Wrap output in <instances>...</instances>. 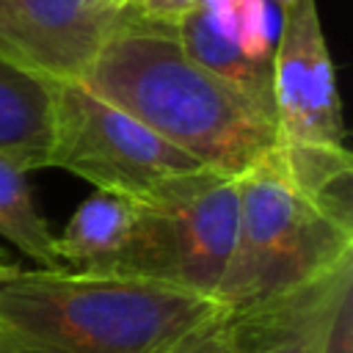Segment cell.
<instances>
[{
	"mask_svg": "<svg viewBox=\"0 0 353 353\" xmlns=\"http://www.w3.org/2000/svg\"><path fill=\"white\" fill-rule=\"evenodd\" d=\"M199 165L240 176L279 143L276 116L199 66L171 28L124 19L83 80Z\"/></svg>",
	"mask_w": 353,
	"mask_h": 353,
	"instance_id": "obj_1",
	"label": "cell"
},
{
	"mask_svg": "<svg viewBox=\"0 0 353 353\" xmlns=\"http://www.w3.org/2000/svg\"><path fill=\"white\" fill-rule=\"evenodd\" d=\"M218 303L66 265L0 270V353H163Z\"/></svg>",
	"mask_w": 353,
	"mask_h": 353,
	"instance_id": "obj_2",
	"label": "cell"
},
{
	"mask_svg": "<svg viewBox=\"0 0 353 353\" xmlns=\"http://www.w3.org/2000/svg\"><path fill=\"white\" fill-rule=\"evenodd\" d=\"M353 262V199L306 190L276 149L237 176V232L212 301L240 309Z\"/></svg>",
	"mask_w": 353,
	"mask_h": 353,
	"instance_id": "obj_3",
	"label": "cell"
},
{
	"mask_svg": "<svg viewBox=\"0 0 353 353\" xmlns=\"http://www.w3.org/2000/svg\"><path fill=\"white\" fill-rule=\"evenodd\" d=\"M237 232V176L199 168L138 201L124 251L105 270L215 295Z\"/></svg>",
	"mask_w": 353,
	"mask_h": 353,
	"instance_id": "obj_4",
	"label": "cell"
},
{
	"mask_svg": "<svg viewBox=\"0 0 353 353\" xmlns=\"http://www.w3.org/2000/svg\"><path fill=\"white\" fill-rule=\"evenodd\" d=\"M50 168H63L91 182L94 190L141 201L204 165L94 94L85 83L66 80L55 83Z\"/></svg>",
	"mask_w": 353,
	"mask_h": 353,
	"instance_id": "obj_5",
	"label": "cell"
},
{
	"mask_svg": "<svg viewBox=\"0 0 353 353\" xmlns=\"http://www.w3.org/2000/svg\"><path fill=\"white\" fill-rule=\"evenodd\" d=\"M270 97L279 143L345 146L336 74L314 0H295L281 11L270 61Z\"/></svg>",
	"mask_w": 353,
	"mask_h": 353,
	"instance_id": "obj_6",
	"label": "cell"
},
{
	"mask_svg": "<svg viewBox=\"0 0 353 353\" xmlns=\"http://www.w3.org/2000/svg\"><path fill=\"white\" fill-rule=\"evenodd\" d=\"M127 0H0V58L50 83L83 80Z\"/></svg>",
	"mask_w": 353,
	"mask_h": 353,
	"instance_id": "obj_7",
	"label": "cell"
},
{
	"mask_svg": "<svg viewBox=\"0 0 353 353\" xmlns=\"http://www.w3.org/2000/svg\"><path fill=\"white\" fill-rule=\"evenodd\" d=\"M353 284V262L281 295L226 309L251 353H320L342 290Z\"/></svg>",
	"mask_w": 353,
	"mask_h": 353,
	"instance_id": "obj_8",
	"label": "cell"
},
{
	"mask_svg": "<svg viewBox=\"0 0 353 353\" xmlns=\"http://www.w3.org/2000/svg\"><path fill=\"white\" fill-rule=\"evenodd\" d=\"M55 83L0 58V154L25 174L50 168Z\"/></svg>",
	"mask_w": 353,
	"mask_h": 353,
	"instance_id": "obj_9",
	"label": "cell"
},
{
	"mask_svg": "<svg viewBox=\"0 0 353 353\" xmlns=\"http://www.w3.org/2000/svg\"><path fill=\"white\" fill-rule=\"evenodd\" d=\"M138 201L105 190H94L55 234L58 262L66 268L105 273L124 251L135 226Z\"/></svg>",
	"mask_w": 353,
	"mask_h": 353,
	"instance_id": "obj_10",
	"label": "cell"
},
{
	"mask_svg": "<svg viewBox=\"0 0 353 353\" xmlns=\"http://www.w3.org/2000/svg\"><path fill=\"white\" fill-rule=\"evenodd\" d=\"M174 36L199 66H204L207 72L226 80L229 85L251 97L254 102L273 110L270 69L251 63L237 50V44L232 41L221 19L212 14V8L199 6L196 11H190L185 19H179V25L174 28Z\"/></svg>",
	"mask_w": 353,
	"mask_h": 353,
	"instance_id": "obj_11",
	"label": "cell"
},
{
	"mask_svg": "<svg viewBox=\"0 0 353 353\" xmlns=\"http://www.w3.org/2000/svg\"><path fill=\"white\" fill-rule=\"evenodd\" d=\"M0 237L39 268H55V234L33 201L28 174L0 154Z\"/></svg>",
	"mask_w": 353,
	"mask_h": 353,
	"instance_id": "obj_12",
	"label": "cell"
},
{
	"mask_svg": "<svg viewBox=\"0 0 353 353\" xmlns=\"http://www.w3.org/2000/svg\"><path fill=\"white\" fill-rule=\"evenodd\" d=\"M163 353H251V347L237 331L232 314L223 306H215L207 317L176 336Z\"/></svg>",
	"mask_w": 353,
	"mask_h": 353,
	"instance_id": "obj_13",
	"label": "cell"
},
{
	"mask_svg": "<svg viewBox=\"0 0 353 353\" xmlns=\"http://www.w3.org/2000/svg\"><path fill=\"white\" fill-rule=\"evenodd\" d=\"M207 0H127V17L157 25V28H176L190 11L204 6Z\"/></svg>",
	"mask_w": 353,
	"mask_h": 353,
	"instance_id": "obj_14",
	"label": "cell"
},
{
	"mask_svg": "<svg viewBox=\"0 0 353 353\" xmlns=\"http://www.w3.org/2000/svg\"><path fill=\"white\" fill-rule=\"evenodd\" d=\"M320 353H353V284H347L334 306Z\"/></svg>",
	"mask_w": 353,
	"mask_h": 353,
	"instance_id": "obj_15",
	"label": "cell"
},
{
	"mask_svg": "<svg viewBox=\"0 0 353 353\" xmlns=\"http://www.w3.org/2000/svg\"><path fill=\"white\" fill-rule=\"evenodd\" d=\"M273 3H276V6H279V8H281V11H284V8H287V6H292V3H295V0H273Z\"/></svg>",
	"mask_w": 353,
	"mask_h": 353,
	"instance_id": "obj_16",
	"label": "cell"
}]
</instances>
